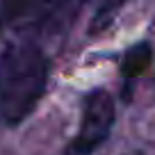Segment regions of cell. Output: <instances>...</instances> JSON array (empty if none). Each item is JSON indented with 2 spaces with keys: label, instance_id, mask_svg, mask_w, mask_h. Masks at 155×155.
Returning a JSON list of instances; mask_svg holds the SVG:
<instances>
[{
  "label": "cell",
  "instance_id": "obj_1",
  "mask_svg": "<svg viewBox=\"0 0 155 155\" xmlns=\"http://www.w3.org/2000/svg\"><path fill=\"white\" fill-rule=\"evenodd\" d=\"M50 62L30 39L9 41L0 50V123L18 126L34 112L48 87Z\"/></svg>",
  "mask_w": 155,
  "mask_h": 155
},
{
  "label": "cell",
  "instance_id": "obj_2",
  "mask_svg": "<svg viewBox=\"0 0 155 155\" xmlns=\"http://www.w3.org/2000/svg\"><path fill=\"white\" fill-rule=\"evenodd\" d=\"M87 0H0V32L5 28H32L59 32L78 16Z\"/></svg>",
  "mask_w": 155,
  "mask_h": 155
},
{
  "label": "cell",
  "instance_id": "obj_3",
  "mask_svg": "<svg viewBox=\"0 0 155 155\" xmlns=\"http://www.w3.org/2000/svg\"><path fill=\"white\" fill-rule=\"evenodd\" d=\"M114 126V98L105 89H94L82 101L78 135L66 146V155H91L107 141Z\"/></svg>",
  "mask_w": 155,
  "mask_h": 155
},
{
  "label": "cell",
  "instance_id": "obj_4",
  "mask_svg": "<svg viewBox=\"0 0 155 155\" xmlns=\"http://www.w3.org/2000/svg\"><path fill=\"white\" fill-rule=\"evenodd\" d=\"M150 55H153V48H150L148 41H139L137 46H132L130 50L126 53L121 64V75H123V96L130 98V89L132 82L148 68L150 64Z\"/></svg>",
  "mask_w": 155,
  "mask_h": 155
},
{
  "label": "cell",
  "instance_id": "obj_5",
  "mask_svg": "<svg viewBox=\"0 0 155 155\" xmlns=\"http://www.w3.org/2000/svg\"><path fill=\"white\" fill-rule=\"evenodd\" d=\"M128 0H101V5H98V12L94 16V25H91V32H101L103 28L114 21V16L119 14L123 5H126Z\"/></svg>",
  "mask_w": 155,
  "mask_h": 155
},
{
  "label": "cell",
  "instance_id": "obj_6",
  "mask_svg": "<svg viewBox=\"0 0 155 155\" xmlns=\"http://www.w3.org/2000/svg\"><path fill=\"white\" fill-rule=\"evenodd\" d=\"M130 155H141V153H130Z\"/></svg>",
  "mask_w": 155,
  "mask_h": 155
}]
</instances>
